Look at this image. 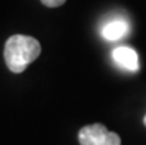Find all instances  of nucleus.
Here are the masks:
<instances>
[{"mask_svg":"<svg viewBox=\"0 0 146 145\" xmlns=\"http://www.w3.org/2000/svg\"><path fill=\"white\" fill-rule=\"evenodd\" d=\"M40 2L47 7H58V6H62L66 0H40Z\"/></svg>","mask_w":146,"mask_h":145,"instance_id":"nucleus-5","label":"nucleus"},{"mask_svg":"<svg viewBox=\"0 0 146 145\" xmlns=\"http://www.w3.org/2000/svg\"><path fill=\"white\" fill-rule=\"evenodd\" d=\"M112 59L118 67L124 68L127 71L136 73L139 71L140 64H139V55L133 47L128 46H118L112 50Z\"/></svg>","mask_w":146,"mask_h":145,"instance_id":"nucleus-3","label":"nucleus"},{"mask_svg":"<svg viewBox=\"0 0 146 145\" xmlns=\"http://www.w3.org/2000/svg\"><path fill=\"white\" fill-rule=\"evenodd\" d=\"M143 123H145V126H146V116H145V118H143Z\"/></svg>","mask_w":146,"mask_h":145,"instance_id":"nucleus-6","label":"nucleus"},{"mask_svg":"<svg viewBox=\"0 0 146 145\" xmlns=\"http://www.w3.org/2000/svg\"><path fill=\"white\" fill-rule=\"evenodd\" d=\"M80 145H121V138L115 132L108 130L104 124H87L78 132Z\"/></svg>","mask_w":146,"mask_h":145,"instance_id":"nucleus-2","label":"nucleus"},{"mask_svg":"<svg viewBox=\"0 0 146 145\" xmlns=\"http://www.w3.org/2000/svg\"><path fill=\"white\" fill-rule=\"evenodd\" d=\"M128 31H130L128 22L123 18H115V19H111L106 24H104V27L100 30V34L108 41H117V40L124 39L128 34Z\"/></svg>","mask_w":146,"mask_h":145,"instance_id":"nucleus-4","label":"nucleus"},{"mask_svg":"<svg viewBox=\"0 0 146 145\" xmlns=\"http://www.w3.org/2000/svg\"><path fill=\"white\" fill-rule=\"evenodd\" d=\"M41 46L38 40L30 36L15 34L7 39L5 45V61L12 73H22L33 61L40 56Z\"/></svg>","mask_w":146,"mask_h":145,"instance_id":"nucleus-1","label":"nucleus"}]
</instances>
